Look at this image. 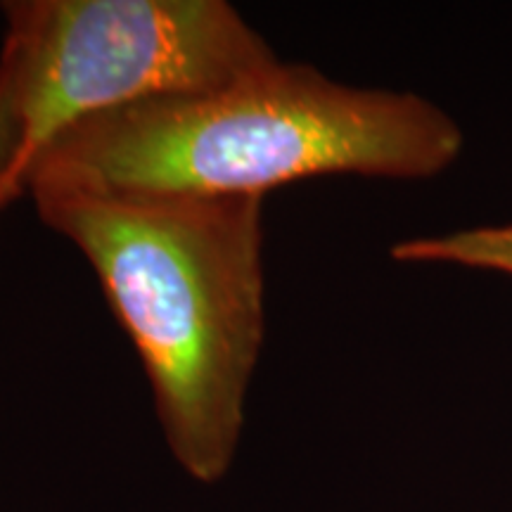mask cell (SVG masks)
I'll return each mask as SVG.
<instances>
[{
  "label": "cell",
  "mask_w": 512,
  "mask_h": 512,
  "mask_svg": "<svg viewBox=\"0 0 512 512\" xmlns=\"http://www.w3.org/2000/svg\"><path fill=\"white\" fill-rule=\"evenodd\" d=\"M38 219L83 254L150 380L169 451L228 475L264 347V197L36 188Z\"/></svg>",
  "instance_id": "6da1fadb"
},
{
  "label": "cell",
  "mask_w": 512,
  "mask_h": 512,
  "mask_svg": "<svg viewBox=\"0 0 512 512\" xmlns=\"http://www.w3.org/2000/svg\"><path fill=\"white\" fill-rule=\"evenodd\" d=\"M3 8L17 197L34 159L67 128L140 102L214 91L278 60L226 0H15Z\"/></svg>",
  "instance_id": "3957f363"
},
{
  "label": "cell",
  "mask_w": 512,
  "mask_h": 512,
  "mask_svg": "<svg viewBox=\"0 0 512 512\" xmlns=\"http://www.w3.org/2000/svg\"><path fill=\"white\" fill-rule=\"evenodd\" d=\"M451 114L408 91L332 81L278 60L207 93L140 102L60 133L29 166L24 195L79 188L254 195L316 176L422 181L456 164Z\"/></svg>",
  "instance_id": "7a4b0ae2"
},
{
  "label": "cell",
  "mask_w": 512,
  "mask_h": 512,
  "mask_svg": "<svg viewBox=\"0 0 512 512\" xmlns=\"http://www.w3.org/2000/svg\"><path fill=\"white\" fill-rule=\"evenodd\" d=\"M392 259L403 264H456L512 275V223L401 240L392 247Z\"/></svg>",
  "instance_id": "277c9868"
},
{
  "label": "cell",
  "mask_w": 512,
  "mask_h": 512,
  "mask_svg": "<svg viewBox=\"0 0 512 512\" xmlns=\"http://www.w3.org/2000/svg\"><path fill=\"white\" fill-rule=\"evenodd\" d=\"M19 150V128L15 107H12L10 83L5 69L0 67V209H5L15 195V162Z\"/></svg>",
  "instance_id": "5b68a950"
}]
</instances>
